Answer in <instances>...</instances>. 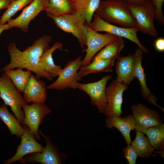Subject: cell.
I'll return each mask as SVG.
<instances>
[{
  "label": "cell",
  "instance_id": "cell-8",
  "mask_svg": "<svg viewBox=\"0 0 164 164\" xmlns=\"http://www.w3.org/2000/svg\"><path fill=\"white\" fill-rule=\"evenodd\" d=\"M111 76L108 75L94 82L82 84L78 83L77 89L87 94L90 97L92 104L96 106L99 113L104 114L107 105L106 93V85Z\"/></svg>",
  "mask_w": 164,
  "mask_h": 164
},
{
  "label": "cell",
  "instance_id": "cell-6",
  "mask_svg": "<svg viewBox=\"0 0 164 164\" xmlns=\"http://www.w3.org/2000/svg\"><path fill=\"white\" fill-rule=\"evenodd\" d=\"M127 3L136 21L138 31L152 37L157 36L158 32L154 23L155 9L151 1L150 0L147 4L142 5Z\"/></svg>",
  "mask_w": 164,
  "mask_h": 164
},
{
  "label": "cell",
  "instance_id": "cell-29",
  "mask_svg": "<svg viewBox=\"0 0 164 164\" xmlns=\"http://www.w3.org/2000/svg\"><path fill=\"white\" fill-rule=\"evenodd\" d=\"M33 0H12L0 19V25H4L11 19L18 11L22 9Z\"/></svg>",
  "mask_w": 164,
  "mask_h": 164
},
{
  "label": "cell",
  "instance_id": "cell-20",
  "mask_svg": "<svg viewBox=\"0 0 164 164\" xmlns=\"http://www.w3.org/2000/svg\"><path fill=\"white\" fill-rule=\"evenodd\" d=\"M63 46L62 43L58 42L54 43L51 47L44 52L40 58L39 64L41 67L49 73L53 78L59 76L62 68L60 66L55 63L52 54L56 50H61Z\"/></svg>",
  "mask_w": 164,
  "mask_h": 164
},
{
  "label": "cell",
  "instance_id": "cell-26",
  "mask_svg": "<svg viewBox=\"0 0 164 164\" xmlns=\"http://www.w3.org/2000/svg\"><path fill=\"white\" fill-rule=\"evenodd\" d=\"M130 144L135 149L138 156L142 158H149L154 149L145 134L139 131H136L135 138Z\"/></svg>",
  "mask_w": 164,
  "mask_h": 164
},
{
  "label": "cell",
  "instance_id": "cell-32",
  "mask_svg": "<svg viewBox=\"0 0 164 164\" xmlns=\"http://www.w3.org/2000/svg\"><path fill=\"white\" fill-rule=\"evenodd\" d=\"M155 47L156 50L160 52L164 51V38L159 37L157 39L155 42Z\"/></svg>",
  "mask_w": 164,
  "mask_h": 164
},
{
  "label": "cell",
  "instance_id": "cell-15",
  "mask_svg": "<svg viewBox=\"0 0 164 164\" xmlns=\"http://www.w3.org/2000/svg\"><path fill=\"white\" fill-rule=\"evenodd\" d=\"M45 2L46 0H33L18 17L10 19L7 23L12 28H18L25 32H27L30 21L41 11H45Z\"/></svg>",
  "mask_w": 164,
  "mask_h": 164
},
{
  "label": "cell",
  "instance_id": "cell-13",
  "mask_svg": "<svg viewBox=\"0 0 164 164\" xmlns=\"http://www.w3.org/2000/svg\"><path fill=\"white\" fill-rule=\"evenodd\" d=\"M128 87L116 80H114L106 87L107 105L104 114L107 118L121 116L122 114L123 94Z\"/></svg>",
  "mask_w": 164,
  "mask_h": 164
},
{
  "label": "cell",
  "instance_id": "cell-11",
  "mask_svg": "<svg viewBox=\"0 0 164 164\" xmlns=\"http://www.w3.org/2000/svg\"><path fill=\"white\" fill-rule=\"evenodd\" d=\"M86 24L87 30L86 41L87 48L85 50L86 55L81 60L80 67L90 63L92 58L99 51L117 37L108 33H100L90 28L86 23Z\"/></svg>",
  "mask_w": 164,
  "mask_h": 164
},
{
  "label": "cell",
  "instance_id": "cell-7",
  "mask_svg": "<svg viewBox=\"0 0 164 164\" xmlns=\"http://www.w3.org/2000/svg\"><path fill=\"white\" fill-rule=\"evenodd\" d=\"M39 134L44 139L46 146L42 152L32 153L24 156L20 161L22 164L38 162L43 164H59L64 160L65 156L52 143L49 137L41 131Z\"/></svg>",
  "mask_w": 164,
  "mask_h": 164
},
{
  "label": "cell",
  "instance_id": "cell-4",
  "mask_svg": "<svg viewBox=\"0 0 164 164\" xmlns=\"http://www.w3.org/2000/svg\"><path fill=\"white\" fill-rule=\"evenodd\" d=\"M0 97L6 105L9 106L20 124L24 118L22 107L28 104L11 80L5 73L1 77Z\"/></svg>",
  "mask_w": 164,
  "mask_h": 164
},
{
  "label": "cell",
  "instance_id": "cell-36",
  "mask_svg": "<svg viewBox=\"0 0 164 164\" xmlns=\"http://www.w3.org/2000/svg\"><path fill=\"white\" fill-rule=\"evenodd\" d=\"M158 153L160 155L162 156V157H164V149L161 150L160 151H159L158 152Z\"/></svg>",
  "mask_w": 164,
  "mask_h": 164
},
{
  "label": "cell",
  "instance_id": "cell-38",
  "mask_svg": "<svg viewBox=\"0 0 164 164\" xmlns=\"http://www.w3.org/2000/svg\"><path fill=\"white\" fill-rule=\"evenodd\" d=\"M73 2H74L75 1H76L77 0H71Z\"/></svg>",
  "mask_w": 164,
  "mask_h": 164
},
{
  "label": "cell",
  "instance_id": "cell-33",
  "mask_svg": "<svg viewBox=\"0 0 164 164\" xmlns=\"http://www.w3.org/2000/svg\"><path fill=\"white\" fill-rule=\"evenodd\" d=\"M150 0H125L126 3L135 5H142L148 3Z\"/></svg>",
  "mask_w": 164,
  "mask_h": 164
},
{
  "label": "cell",
  "instance_id": "cell-31",
  "mask_svg": "<svg viewBox=\"0 0 164 164\" xmlns=\"http://www.w3.org/2000/svg\"><path fill=\"white\" fill-rule=\"evenodd\" d=\"M123 154L129 164H135L138 156L136 151L132 145H128L122 150Z\"/></svg>",
  "mask_w": 164,
  "mask_h": 164
},
{
  "label": "cell",
  "instance_id": "cell-1",
  "mask_svg": "<svg viewBox=\"0 0 164 164\" xmlns=\"http://www.w3.org/2000/svg\"><path fill=\"white\" fill-rule=\"evenodd\" d=\"M52 39L50 36H43L39 37L31 46L26 47L23 51L19 50L14 42L10 43L8 48L10 61L1 71H4L8 70L21 68L35 73L37 79L44 78L52 81L53 78L51 74L42 69L39 64L40 58L50 48L49 44Z\"/></svg>",
  "mask_w": 164,
  "mask_h": 164
},
{
  "label": "cell",
  "instance_id": "cell-12",
  "mask_svg": "<svg viewBox=\"0 0 164 164\" xmlns=\"http://www.w3.org/2000/svg\"><path fill=\"white\" fill-rule=\"evenodd\" d=\"M135 119V129L136 131L145 134L149 128L159 125L162 121L158 112L148 108L141 104L130 107Z\"/></svg>",
  "mask_w": 164,
  "mask_h": 164
},
{
  "label": "cell",
  "instance_id": "cell-18",
  "mask_svg": "<svg viewBox=\"0 0 164 164\" xmlns=\"http://www.w3.org/2000/svg\"><path fill=\"white\" fill-rule=\"evenodd\" d=\"M143 53L142 51L139 48L135 50L134 54L135 63V77L139 82L141 92L145 98L150 104L155 105L164 111L163 109L156 104V98L152 94L147 86L145 74L142 64Z\"/></svg>",
  "mask_w": 164,
  "mask_h": 164
},
{
  "label": "cell",
  "instance_id": "cell-22",
  "mask_svg": "<svg viewBox=\"0 0 164 164\" xmlns=\"http://www.w3.org/2000/svg\"><path fill=\"white\" fill-rule=\"evenodd\" d=\"M124 46L123 38L117 36L115 39L107 44L96 54L91 61L99 60L117 59Z\"/></svg>",
  "mask_w": 164,
  "mask_h": 164
},
{
  "label": "cell",
  "instance_id": "cell-19",
  "mask_svg": "<svg viewBox=\"0 0 164 164\" xmlns=\"http://www.w3.org/2000/svg\"><path fill=\"white\" fill-rule=\"evenodd\" d=\"M135 122L132 115L123 117H111L105 120V126L109 129L114 127L117 128L123 135L127 145L131 142L130 136L131 131L135 129Z\"/></svg>",
  "mask_w": 164,
  "mask_h": 164
},
{
  "label": "cell",
  "instance_id": "cell-37",
  "mask_svg": "<svg viewBox=\"0 0 164 164\" xmlns=\"http://www.w3.org/2000/svg\"><path fill=\"white\" fill-rule=\"evenodd\" d=\"M112 1H116V2H125V0H108Z\"/></svg>",
  "mask_w": 164,
  "mask_h": 164
},
{
  "label": "cell",
  "instance_id": "cell-28",
  "mask_svg": "<svg viewBox=\"0 0 164 164\" xmlns=\"http://www.w3.org/2000/svg\"><path fill=\"white\" fill-rule=\"evenodd\" d=\"M146 134L149 142L154 149L161 150L164 148V124L150 127L146 130Z\"/></svg>",
  "mask_w": 164,
  "mask_h": 164
},
{
  "label": "cell",
  "instance_id": "cell-16",
  "mask_svg": "<svg viewBox=\"0 0 164 164\" xmlns=\"http://www.w3.org/2000/svg\"><path fill=\"white\" fill-rule=\"evenodd\" d=\"M115 67L116 79L118 81L128 86L136 77L134 55L119 57Z\"/></svg>",
  "mask_w": 164,
  "mask_h": 164
},
{
  "label": "cell",
  "instance_id": "cell-34",
  "mask_svg": "<svg viewBox=\"0 0 164 164\" xmlns=\"http://www.w3.org/2000/svg\"><path fill=\"white\" fill-rule=\"evenodd\" d=\"M12 0H0V10L7 9Z\"/></svg>",
  "mask_w": 164,
  "mask_h": 164
},
{
  "label": "cell",
  "instance_id": "cell-14",
  "mask_svg": "<svg viewBox=\"0 0 164 164\" xmlns=\"http://www.w3.org/2000/svg\"><path fill=\"white\" fill-rule=\"evenodd\" d=\"M24 133L21 137L20 144L17 148L16 151L12 157L5 160L4 164H11L20 161L27 154L36 152H42L44 148L35 140L34 135L27 125L23 124Z\"/></svg>",
  "mask_w": 164,
  "mask_h": 164
},
{
  "label": "cell",
  "instance_id": "cell-23",
  "mask_svg": "<svg viewBox=\"0 0 164 164\" xmlns=\"http://www.w3.org/2000/svg\"><path fill=\"white\" fill-rule=\"evenodd\" d=\"M45 11L55 15H61L76 12L71 0H46Z\"/></svg>",
  "mask_w": 164,
  "mask_h": 164
},
{
  "label": "cell",
  "instance_id": "cell-21",
  "mask_svg": "<svg viewBox=\"0 0 164 164\" xmlns=\"http://www.w3.org/2000/svg\"><path fill=\"white\" fill-rule=\"evenodd\" d=\"M115 59L99 60L91 61L88 65L80 68L77 75L79 81L89 74L97 73L111 72Z\"/></svg>",
  "mask_w": 164,
  "mask_h": 164
},
{
  "label": "cell",
  "instance_id": "cell-27",
  "mask_svg": "<svg viewBox=\"0 0 164 164\" xmlns=\"http://www.w3.org/2000/svg\"><path fill=\"white\" fill-rule=\"evenodd\" d=\"M21 68H17L14 70H8L4 71L5 74L9 77L13 83L21 93H22L31 75V72L24 71Z\"/></svg>",
  "mask_w": 164,
  "mask_h": 164
},
{
  "label": "cell",
  "instance_id": "cell-3",
  "mask_svg": "<svg viewBox=\"0 0 164 164\" xmlns=\"http://www.w3.org/2000/svg\"><path fill=\"white\" fill-rule=\"evenodd\" d=\"M46 14L54 21L58 28L64 32L71 33L75 37L81 48L86 45L87 28L85 20L81 14L76 12L61 15H55L48 13Z\"/></svg>",
  "mask_w": 164,
  "mask_h": 164
},
{
  "label": "cell",
  "instance_id": "cell-2",
  "mask_svg": "<svg viewBox=\"0 0 164 164\" xmlns=\"http://www.w3.org/2000/svg\"><path fill=\"white\" fill-rule=\"evenodd\" d=\"M95 13L109 23L125 28L137 27L136 21L125 2L101 0Z\"/></svg>",
  "mask_w": 164,
  "mask_h": 164
},
{
  "label": "cell",
  "instance_id": "cell-10",
  "mask_svg": "<svg viewBox=\"0 0 164 164\" xmlns=\"http://www.w3.org/2000/svg\"><path fill=\"white\" fill-rule=\"evenodd\" d=\"M22 109L24 118L22 124L27 125L33 133L35 138L40 141L39 127L45 117L51 112V109L45 102H33L31 105H24Z\"/></svg>",
  "mask_w": 164,
  "mask_h": 164
},
{
  "label": "cell",
  "instance_id": "cell-35",
  "mask_svg": "<svg viewBox=\"0 0 164 164\" xmlns=\"http://www.w3.org/2000/svg\"><path fill=\"white\" fill-rule=\"evenodd\" d=\"M12 28V27L8 23L0 25V35L4 30Z\"/></svg>",
  "mask_w": 164,
  "mask_h": 164
},
{
  "label": "cell",
  "instance_id": "cell-5",
  "mask_svg": "<svg viewBox=\"0 0 164 164\" xmlns=\"http://www.w3.org/2000/svg\"><path fill=\"white\" fill-rule=\"evenodd\" d=\"M93 20L87 24L91 29L97 32H104L117 36L127 39L135 43L143 52L147 53L148 51L139 41L137 36L138 31L137 27L125 28L119 27L108 22L102 19L95 13Z\"/></svg>",
  "mask_w": 164,
  "mask_h": 164
},
{
  "label": "cell",
  "instance_id": "cell-39",
  "mask_svg": "<svg viewBox=\"0 0 164 164\" xmlns=\"http://www.w3.org/2000/svg\"><path fill=\"white\" fill-rule=\"evenodd\" d=\"M1 77H0V81L1 80Z\"/></svg>",
  "mask_w": 164,
  "mask_h": 164
},
{
  "label": "cell",
  "instance_id": "cell-9",
  "mask_svg": "<svg viewBox=\"0 0 164 164\" xmlns=\"http://www.w3.org/2000/svg\"><path fill=\"white\" fill-rule=\"evenodd\" d=\"M81 56L69 61L62 69L57 79L53 83L46 86L47 89L63 90L67 88L77 89L79 81L77 71L80 67Z\"/></svg>",
  "mask_w": 164,
  "mask_h": 164
},
{
  "label": "cell",
  "instance_id": "cell-30",
  "mask_svg": "<svg viewBox=\"0 0 164 164\" xmlns=\"http://www.w3.org/2000/svg\"><path fill=\"white\" fill-rule=\"evenodd\" d=\"M155 9V19L160 25L164 26V17L162 12L164 0H150Z\"/></svg>",
  "mask_w": 164,
  "mask_h": 164
},
{
  "label": "cell",
  "instance_id": "cell-24",
  "mask_svg": "<svg viewBox=\"0 0 164 164\" xmlns=\"http://www.w3.org/2000/svg\"><path fill=\"white\" fill-rule=\"evenodd\" d=\"M6 106L5 104L0 105V118L12 136L14 135L21 138L24 133V128L15 115L9 113Z\"/></svg>",
  "mask_w": 164,
  "mask_h": 164
},
{
  "label": "cell",
  "instance_id": "cell-25",
  "mask_svg": "<svg viewBox=\"0 0 164 164\" xmlns=\"http://www.w3.org/2000/svg\"><path fill=\"white\" fill-rule=\"evenodd\" d=\"M101 0H77L73 3L76 12L83 16L88 24L92 21Z\"/></svg>",
  "mask_w": 164,
  "mask_h": 164
},
{
  "label": "cell",
  "instance_id": "cell-17",
  "mask_svg": "<svg viewBox=\"0 0 164 164\" xmlns=\"http://www.w3.org/2000/svg\"><path fill=\"white\" fill-rule=\"evenodd\" d=\"M45 82L37 79L31 74L23 91V97L27 103L45 102L47 96Z\"/></svg>",
  "mask_w": 164,
  "mask_h": 164
}]
</instances>
